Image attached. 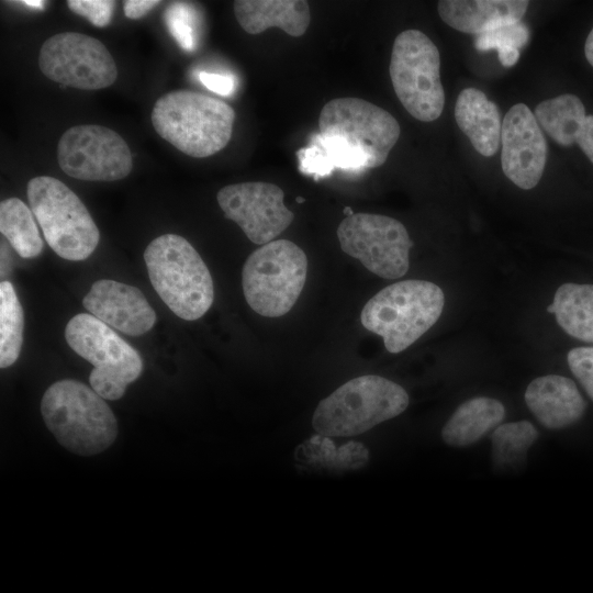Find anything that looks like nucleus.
Returning a JSON list of instances; mask_svg holds the SVG:
<instances>
[{"label": "nucleus", "mask_w": 593, "mask_h": 593, "mask_svg": "<svg viewBox=\"0 0 593 593\" xmlns=\"http://www.w3.org/2000/svg\"><path fill=\"white\" fill-rule=\"evenodd\" d=\"M234 121L235 111L226 102L190 90L163 94L152 110L156 133L195 158L222 150L232 137Z\"/></svg>", "instance_id": "nucleus-1"}, {"label": "nucleus", "mask_w": 593, "mask_h": 593, "mask_svg": "<svg viewBox=\"0 0 593 593\" xmlns=\"http://www.w3.org/2000/svg\"><path fill=\"white\" fill-rule=\"evenodd\" d=\"M41 413L57 441L80 456L104 451L119 433L116 418L104 399L74 379L48 387L41 401Z\"/></svg>", "instance_id": "nucleus-2"}, {"label": "nucleus", "mask_w": 593, "mask_h": 593, "mask_svg": "<svg viewBox=\"0 0 593 593\" xmlns=\"http://www.w3.org/2000/svg\"><path fill=\"white\" fill-rule=\"evenodd\" d=\"M154 290L178 317L194 321L214 300L211 273L194 247L182 236L163 234L144 251Z\"/></svg>", "instance_id": "nucleus-3"}, {"label": "nucleus", "mask_w": 593, "mask_h": 593, "mask_svg": "<svg viewBox=\"0 0 593 593\" xmlns=\"http://www.w3.org/2000/svg\"><path fill=\"white\" fill-rule=\"evenodd\" d=\"M445 304L440 287L426 280H403L374 294L363 306L362 326L383 338L387 350H405L439 318Z\"/></svg>", "instance_id": "nucleus-4"}, {"label": "nucleus", "mask_w": 593, "mask_h": 593, "mask_svg": "<svg viewBox=\"0 0 593 593\" xmlns=\"http://www.w3.org/2000/svg\"><path fill=\"white\" fill-rule=\"evenodd\" d=\"M409 403V394L400 384L365 374L323 399L314 411L312 425L325 437L356 436L400 415Z\"/></svg>", "instance_id": "nucleus-5"}, {"label": "nucleus", "mask_w": 593, "mask_h": 593, "mask_svg": "<svg viewBox=\"0 0 593 593\" xmlns=\"http://www.w3.org/2000/svg\"><path fill=\"white\" fill-rule=\"evenodd\" d=\"M27 199L48 246L59 257L80 261L94 251L99 228L82 201L64 182L48 176L32 178Z\"/></svg>", "instance_id": "nucleus-6"}, {"label": "nucleus", "mask_w": 593, "mask_h": 593, "mask_svg": "<svg viewBox=\"0 0 593 593\" xmlns=\"http://www.w3.org/2000/svg\"><path fill=\"white\" fill-rule=\"evenodd\" d=\"M306 271V255L295 243L277 239L260 246L243 266L246 302L261 316L287 314L303 290Z\"/></svg>", "instance_id": "nucleus-7"}, {"label": "nucleus", "mask_w": 593, "mask_h": 593, "mask_svg": "<svg viewBox=\"0 0 593 593\" xmlns=\"http://www.w3.org/2000/svg\"><path fill=\"white\" fill-rule=\"evenodd\" d=\"M65 338L77 355L93 366L89 382L104 400L121 399L143 371L138 351L91 314L71 317L65 327Z\"/></svg>", "instance_id": "nucleus-8"}, {"label": "nucleus", "mask_w": 593, "mask_h": 593, "mask_svg": "<svg viewBox=\"0 0 593 593\" xmlns=\"http://www.w3.org/2000/svg\"><path fill=\"white\" fill-rule=\"evenodd\" d=\"M439 68L438 48L426 34L405 30L395 37L390 78L398 99L418 121H435L444 110L445 91Z\"/></svg>", "instance_id": "nucleus-9"}, {"label": "nucleus", "mask_w": 593, "mask_h": 593, "mask_svg": "<svg viewBox=\"0 0 593 593\" xmlns=\"http://www.w3.org/2000/svg\"><path fill=\"white\" fill-rule=\"evenodd\" d=\"M337 237L344 253L381 278H401L409 270L413 242L405 226L393 217L354 213L339 223Z\"/></svg>", "instance_id": "nucleus-10"}, {"label": "nucleus", "mask_w": 593, "mask_h": 593, "mask_svg": "<svg viewBox=\"0 0 593 593\" xmlns=\"http://www.w3.org/2000/svg\"><path fill=\"white\" fill-rule=\"evenodd\" d=\"M38 66L48 79L81 90L111 86L118 77L116 64L99 40L78 32H63L41 46Z\"/></svg>", "instance_id": "nucleus-11"}, {"label": "nucleus", "mask_w": 593, "mask_h": 593, "mask_svg": "<svg viewBox=\"0 0 593 593\" xmlns=\"http://www.w3.org/2000/svg\"><path fill=\"white\" fill-rule=\"evenodd\" d=\"M57 161L66 175L86 181L121 180L133 168L130 147L122 136L93 124L72 126L61 135Z\"/></svg>", "instance_id": "nucleus-12"}, {"label": "nucleus", "mask_w": 593, "mask_h": 593, "mask_svg": "<svg viewBox=\"0 0 593 593\" xmlns=\"http://www.w3.org/2000/svg\"><path fill=\"white\" fill-rule=\"evenodd\" d=\"M320 133L345 138L367 157L368 168L383 165L401 127L384 109L359 98H336L321 110Z\"/></svg>", "instance_id": "nucleus-13"}, {"label": "nucleus", "mask_w": 593, "mask_h": 593, "mask_svg": "<svg viewBox=\"0 0 593 593\" xmlns=\"http://www.w3.org/2000/svg\"><path fill=\"white\" fill-rule=\"evenodd\" d=\"M275 183L247 181L223 187L216 194L224 216L235 222L254 244H268L286 231L294 214Z\"/></svg>", "instance_id": "nucleus-14"}, {"label": "nucleus", "mask_w": 593, "mask_h": 593, "mask_svg": "<svg viewBox=\"0 0 593 593\" xmlns=\"http://www.w3.org/2000/svg\"><path fill=\"white\" fill-rule=\"evenodd\" d=\"M501 165L504 175L524 190L537 186L544 174L547 144L532 110L514 104L502 121Z\"/></svg>", "instance_id": "nucleus-15"}, {"label": "nucleus", "mask_w": 593, "mask_h": 593, "mask_svg": "<svg viewBox=\"0 0 593 593\" xmlns=\"http://www.w3.org/2000/svg\"><path fill=\"white\" fill-rule=\"evenodd\" d=\"M82 304L91 315L130 336L147 333L156 322L154 309L138 288L111 279L97 280Z\"/></svg>", "instance_id": "nucleus-16"}, {"label": "nucleus", "mask_w": 593, "mask_h": 593, "mask_svg": "<svg viewBox=\"0 0 593 593\" xmlns=\"http://www.w3.org/2000/svg\"><path fill=\"white\" fill-rule=\"evenodd\" d=\"M525 402L537 421L548 429L571 426L586 411V402L574 381L559 374L534 379L525 391Z\"/></svg>", "instance_id": "nucleus-17"}, {"label": "nucleus", "mask_w": 593, "mask_h": 593, "mask_svg": "<svg viewBox=\"0 0 593 593\" xmlns=\"http://www.w3.org/2000/svg\"><path fill=\"white\" fill-rule=\"evenodd\" d=\"M528 4L525 0H441L437 10L450 27L480 35L519 22Z\"/></svg>", "instance_id": "nucleus-18"}, {"label": "nucleus", "mask_w": 593, "mask_h": 593, "mask_svg": "<svg viewBox=\"0 0 593 593\" xmlns=\"http://www.w3.org/2000/svg\"><path fill=\"white\" fill-rule=\"evenodd\" d=\"M233 8L238 24L249 34L279 27L299 37L311 22L309 2L303 0H236Z\"/></svg>", "instance_id": "nucleus-19"}, {"label": "nucleus", "mask_w": 593, "mask_h": 593, "mask_svg": "<svg viewBox=\"0 0 593 593\" xmlns=\"http://www.w3.org/2000/svg\"><path fill=\"white\" fill-rule=\"evenodd\" d=\"M455 118L479 154L485 157L496 154L501 142V114L497 105L481 90L466 88L459 93Z\"/></svg>", "instance_id": "nucleus-20"}, {"label": "nucleus", "mask_w": 593, "mask_h": 593, "mask_svg": "<svg viewBox=\"0 0 593 593\" xmlns=\"http://www.w3.org/2000/svg\"><path fill=\"white\" fill-rule=\"evenodd\" d=\"M505 416L504 405L492 398L477 396L461 403L441 429V438L451 447H468L491 430Z\"/></svg>", "instance_id": "nucleus-21"}, {"label": "nucleus", "mask_w": 593, "mask_h": 593, "mask_svg": "<svg viewBox=\"0 0 593 593\" xmlns=\"http://www.w3.org/2000/svg\"><path fill=\"white\" fill-rule=\"evenodd\" d=\"M547 311L555 314L557 323L567 334L593 343V284L560 286Z\"/></svg>", "instance_id": "nucleus-22"}, {"label": "nucleus", "mask_w": 593, "mask_h": 593, "mask_svg": "<svg viewBox=\"0 0 593 593\" xmlns=\"http://www.w3.org/2000/svg\"><path fill=\"white\" fill-rule=\"evenodd\" d=\"M534 115L541 130L564 147L574 144L575 132L586 116L582 101L572 93L541 101Z\"/></svg>", "instance_id": "nucleus-23"}, {"label": "nucleus", "mask_w": 593, "mask_h": 593, "mask_svg": "<svg viewBox=\"0 0 593 593\" xmlns=\"http://www.w3.org/2000/svg\"><path fill=\"white\" fill-rule=\"evenodd\" d=\"M0 232L22 258L37 257L43 250V240L34 221V214L18 198L1 201Z\"/></svg>", "instance_id": "nucleus-24"}, {"label": "nucleus", "mask_w": 593, "mask_h": 593, "mask_svg": "<svg viewBox=\"0 0 593 593\" xmlns=\"http://www.w3.org/2000/svg\"><path fill=\"white\" fill-rule=\"evenodd\" d=\"M24 315L13 284L0 283V367L12 366L20 356L23 344Z\"/></svg>", "instance_id": "nucleus-25"}, {"label": "nucleus", "mask_w": 593, "mask_h": 593, "mask_svg": "<svg viewBox=\"0 0 593 593\" xmlns=\"http://www.w3.org/2000/svg\"><path fill=\"white\" fill-rule=\"evenodd\" d=\"M537 437V429L528 421L499 425L491 435L493 463L500 469L523 463Z\"/></svg>", "instance_id": "nucleus-26"}, {"label": "nucleus", "mask_w": 593, "mask_h": 593, "mask_svg": "<svg viewBox=\"0 0 593 593\" xmlns=\"http://www.w3.org/2000/svg\"><path fill=\"white\" fill-rule=\"evenodd\" d=\"M528 36L529 32L526 25L516 22L477 35L474 45L480 52L496 49L501 64L511 67L518 60V48L527 43Z\"/></svg>", "instance_id": "nucleus-27"}, {"label": "nucleus", "mask_w": 593, "mask_h": 593, "mask_svg": "<svg viewBox=\"0 0 593 593\" xmlns=\"http://www.w3.org/2000/svg\"><path fill=\"white\" fill-rule=\"evenodd\" d=\"M164 20L170 35L182 49L187 52L194 49L197 23L195 12L190 3L180 1L170 3L165 10Z\"/></svg>", "instance_id": "nucleus-28"}, {"label": "nucleus", "mask_w": 593, "mask_h": 593, "mask_svg": "<svg viewBox=\"0 0 593 593\" xmlns=\"http://www.w3.org/2000/svg\"><path fill=\"white\" fill-rule=\"evenodd\" d=\"M302 174L312 175L315 180L328 176L335 169L326 152L316 143L302 147L295 153Z\"/></svg>", "instance_id": "nucleus-29"}, {"label": "nucleus", "mask_w": 593, "mask_h": 593, "mask_svg": "<svg viewBox=\"0 0 593 593\" xmlns=\"http://www.w3.org/2000/svg\"><path fill=\"white\" fill-rule=\"evenodd\" d=\"M68 9L97 27L107 26L112 19L115 1L110 0H68Z\"/></svg>", "instance_id": "nucleus-30"}, {"label": "nucleus", "mask_w": 593, "mask_h": 593, "mask_svg": "<svg viewBox=\"0 0 593 593\" xmlns=\"http://www.w3.org/2000/svg\"><path fill=\"white\" fill-rule=\"evenodd\" d=\"M571 372L593 401V347H575L568 353Z\"/></svg>", "instance_id": "nucleus-31"}, {"label": "nucleus", "mask_w": 593, "mask_h": 593, "mask_svg": "<svg viewBox=\"0 0 593 593\" xmlns=\"http://www.w3.org/2000/svg\"><path fill=\"white\" fill-rule=\"evenodd\" d=\"M199 80L205 88L221 96H230L236 86L234 77L224 74L200 71Z\"/></svg>", "instance_id": "nucleus-32"}, {"label": "nucleus", "mask_w": 593, "mask_h": 593, "mask_svg": "<svg viewBox=\"0 0 593 593\" xmlns=\"http://www.w3.org/2000/svg\"><path fill=\"white\" fill-rule=\"evenodd\" d=\"M574 144L593 163V114L586 115L580 123L574 135Z\"/></svg>", "instance_id": "nucleus-33"}, {"label": "nucleus", "mask_w": 593, "mask_h": 593, "mask_svg": "<svg viewBox=\"0 0 593 593\" xmlns=\"http://www.w3.org/2000/svg\"><path fill=\"white\" fill-rule=\"evenodd\" d=\"M158 4V0H127L123 2L124 14L132 20L141 19Z\"/></svg>", "instance_id": "nucleus-34"}, {"label": "nucleus", "mask_w": 593, "mask_h": 593, "mask_svg": "<svg viewBox=\"0 0 593 593\" xmlns=\"http://www.w3.org/2000/svg\"><path fill=\"white\" fill-rule=\"evenodd\" d=\"M584 54L588 59V61L593 66V29L590 31L585 45H584Z\"/></svg>", "instance_id": "nucleus-35"}, {"label": "nucleus", "mask_w": 593, "mask_h": 593, "mask_svg": "<svg viewBox=\"0 0 593 593\" xmlns=\"http://www.w3.org/2000/svg\"><path fill=\"white\" fill-rule=\"evenodd\" d=\"M1 277H5L9 271H10V267H9V264L11 262V258L8 259L7 256L9 255L8 253V249L5 246H3V244L1 245Z\"/></svg>", "instance_id": "nucleus-36"}, {"label": "nucleus", "mask_w": 593, "mask_h": 593, "mask_svg": "<svg viewBox=\"0 0 593 593\" xmlns=\"http://www.w3.org/2000/svg\"><path fill=\"white\" fill-rule=\"evenodd\" d=\"M21 3L25 4V5H29V7H32V8H37V9H42L45 4V1H41V0H24V1H21Z\"/></svg>", "instance_id": "nucleus-37"}, {"label": "nucleus", "mask_w": 593, "mask_h": 593, "mask_svg": "<svg viewBox=\"0 0 593 593\" xmlns=\"http://www.w3.org/2000/svg\"><path fill=\"white\" fill-rule=\"evenodd\" d=\"M344 213L346 216H350L354 214L353 210L348 206L344 209Z\"/></svg>", "instance_id": "nucleus-38"}, {"label": "nucleus", "mask_w": 593, "mask_h": 593, "mask_svg": "<svg viewBox=\"0 0 593 593\" xmlns=\"http://www.w3.org/2000/svg\"><path fill=\"white\" fill-rule=\"evenodd\" d=\"M296 201H298L299 203H302V202H304V199H303L302 197H298V198H296Z\"/></svg>", "instance_id": "nucleus-39"}]
</instances>
